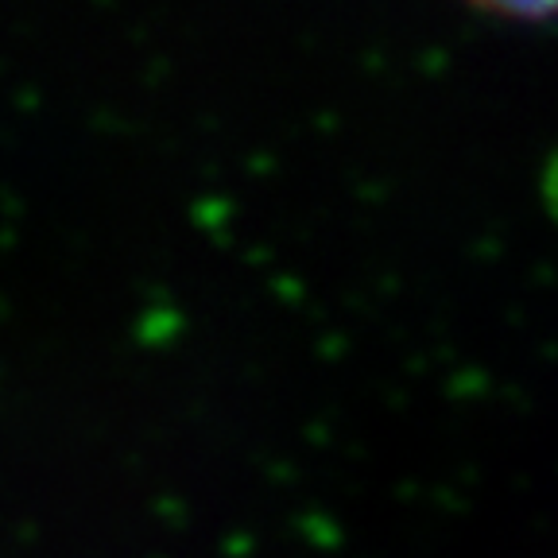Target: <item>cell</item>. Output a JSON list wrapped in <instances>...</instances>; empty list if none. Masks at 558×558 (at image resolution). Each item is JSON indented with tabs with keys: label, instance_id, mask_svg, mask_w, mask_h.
Returning <instances> with one entry per match:
<instances>
[{
	"label": "cell",
	"instance_id": "obj_1",
	"mask_svg": "<svg viewBox=\"0 0 558 558\" xmlns=\"http://www.w3.org/2000/svg\"><path fill=\"white\" fill-rule=\"evenodd\" d=\"M477 9L508 20H550L558 16V0H470Z\"/></svg>",
	"mask_w": 558,
	"mask_h": 558
}]
</instances>
